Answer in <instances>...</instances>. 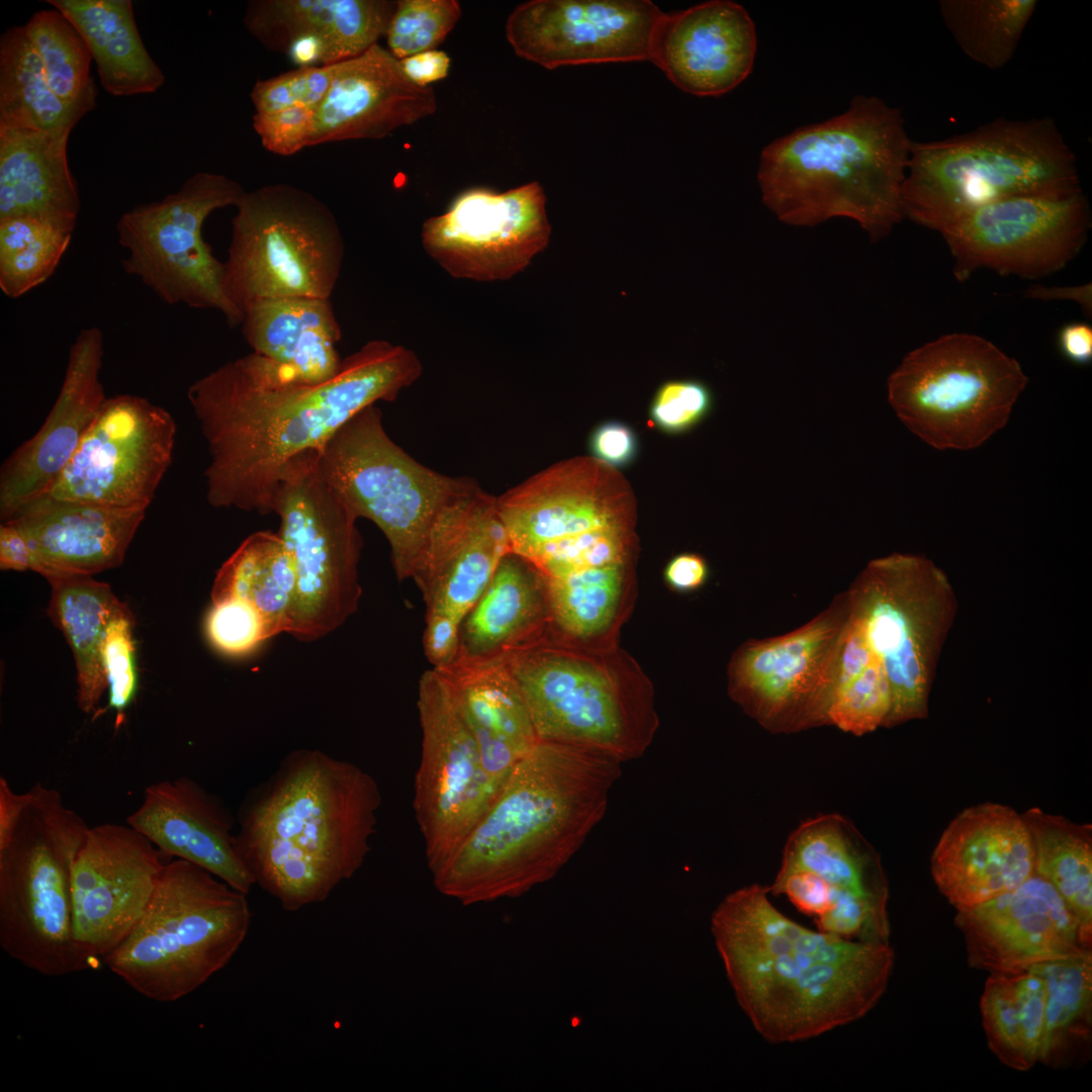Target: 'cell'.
Segmentation results:
<instances>
[{"label":"cell","mask_w":1092,"mask_h":1092,"mask_svg":"<svg viewBox=\"0 0 1092 1092\" xmlns=\"http://www.w3.org/2000/svg\"><path fill=\"white\" fill-rule=\"evenodd\" d=\"M422 373L410 349L373 340L321 383L295 379L254 352L194 381L187 398L206 441V498L214 508L273 512L286 465L320 450L379 400L392 401Z\"/></svg>","instance_id":"cell-1"},{"label":"cell","mask_w":1092,"mask_h":1092,"mask_svg":"<svg viewBox=\"0 0 1092 1092\" xmlns=\"http://www.w3.org/2000/svg\"><path fill=\"white\" fill-rule=\"evenodd\" d=\"M768 887L729 893L711 930L736 1000L771 1043L815 1038L866 1016L885 994L895 963L889 942L807 928L769 900Z\"/></svg>","instance_id":"cell-2"},{"label":"cell","mask_w":1092,"mask_h":1092,"mask_svg":"<svg viewBox=\"0 0 1092 1092\" xmlns=\"http://www.w3.org/2000/svg\"><path fill=\"white\" fill-rule=\"evenodd\" d=\"M621 764L598 750L540 740L432 874L434 886L468 906L519 897L551 880L604 817Z\"/></svg>","instance_id":"cell-3"},{"label":"cell","mask_w":1092,"mask_h":1092,"mask_svg":"<svg viewBox=\"0 0 1092 1092\" xmlns=\"http://www.w3.org/2000/svg\"><path fill=\"white\" fill-rule=\"evenodd\" d=\"M381 802L376 780L355 763L293 750L242 801L237 852L283 910L322 903L364 863Z\"/></svg>","instance_id":"cell-4"},{"label":"cell","mask_w":1092,"mask_h":1092,"mask_svg":"<svg viewBox=\"0 0 1092 1092\" xmlns=\"http://www.w3.org/2000/svg\"><path fill=\"white\" fill-rule=\"evenodd\" d=\"M911 142L900 108L857 95L843 113L763 148L757 172L762 202L795 226L850 218L877 242L904 217Z\"/></svg>","instance_id":"cell-5"},{"label":"cell","mask_w":1092,"mask_h":1092,"mask_svg":"<svg viewBox=\"0 0 1092 1092\" xmlns=\"http://www.w3.org/2000/svg\"><path fill=\"white\" fill-rule=\"evenodd\" d=\"M1080 191L1076 156L1053 117H1000L947 139L912 141L901 200L904 216L942 234L997 201Z\"/></svg>","instance_id":"cell-6"},{"label":"cell","mask_w":1092,"mask_h":1092,"mask_svg":"<svg viewBox=\"0 0 1092 1092\" xmlns=\"http://www.w3.org/2000/svg\"><path fill=\"white\" fill-rule=\"evenodd\" d=\"M247 896L208 871L172 858L139 923L103 961L150 1000L182 999L242 946L252 921Z\"/></svg>","instance_id":"cell-7"},{"label":"cell","mask_w":1092,"mask_h":1092,"mask_svg":"<svg viewBox=\"0 0 1092 1092\" xmlns=\"http://www.w3.org/2000/svg\"><path fill=\"white\" fill-rule=\"evenodd\" d=\"M12 831L0 841V945L48 977L93 961L74 934L72 866L89 826L55 789L37 783Z\"/></svg>","instance_id":"cell-8"},{"label":"cell","mask_w":1092,"mask_h":1092,"mask_svg":"<svg viewBox=\"0 0 1092 1092\" xmlns=\"http://www.w3.org/2000/svg\"><path fill=\"white\" fill-rule=\"evenodd\" d=\"M499 656L540 740L598 750L622 763L650 745L658 721L650 689L639 677L617 673L551 627Z\"/></svg>","instance_id":"cell-9"},{"label":"cell","mask_w":1092,"mask_h":1092,"mask_svg":"<svg viewBox=\"0 0 1092 1092\" xmlns=\"http://www.w3.org/2000/svg\"><path fill=\"white\" fill-rule=\"evenodd\" d=\"M236 209L223 286L243 315L263 300L330 299L345 246L328 205L306 190L273 183L246 191Z\"/></svg>","instance_id":"cell-10"},{"label":"cell","mask_w":1092,"mask_h":1092,"mask_svg":"<svg viewBox=\"0 0 1092 1092\" xmlns=\"http://www.w3.org/2000/svg\"><path fill=\"white\" fill-rule=\"evenodd\" d=\"M1027 382L1017 360L989 340L951 333L908 353L887 386L899 419L926 444L970 450L1006 425Z\"/></svg>","instance_id":"cell-11"},{"label":"cell","mask_w":1092,"mask_h":1092,"mask_svg":"<svg viewBox=\"0 0 1092 1092\" xmlns=\"http://www.w3.org/2000/svg\"><path fill=\"white\" fill-rule=\"evenodd\" d=\"M846 593L850 615L890 682L885 727L926 718L937 659L958 609L947 576L924 556L893 553L871 560Z\"/></svg>","instance_id":"cell-12"},{"label":"cell","mask_w":1092,"mask_h":1092,"mask_svg":"<svg viewBox=\"0 0 1092 1092\" xmlns=\"http://www.w3.org/2000/svg\"><path fill=\"white\" fill-rule=\"evenodd\" d=\"M316 465L354 515L384 534L398 580L412 577L437 515L472 480L441 474L410 456L388 436L375 405L316 451Z\"/></svg>","instance_id":"cell-13"},{"label":"cell","mask_w":1092,"mask_h":1092,"mask_svg":"<svg viewBox=\"0 0 1092 1092\" xmlns=\"http://www.w3.org/2000/svg\"><path fill=\"white\" fill-rule=\"evenodd\" d=\"M273 512L295 571L287 633L313 641L339 628L358 608V518L320 473L316 451L286 465Z\"/></svg>","instance_id":"cell-14"},{"label":"cell","mask_w":1092,"mask_h":1092,"mask_svg":"<svg viewBox=\"0 0 1092 1092\" xmlns=\"http://www.w3.org/2000/svg\"><path fill=\"white\" fill-rule=\"evenodd\" d=\"M246 190L225 175L197 172L159 201L140 204L116 221L117 242L126 251L124 272L166 304L220 312L231 328L244 315L228 297L223 263L202 237L208 215L237 206Z\"/></svg>","instance_id":"cell-15"},{"label":"cell","mask_w":1092,"mask_h":1092,"mask_svg":"<svg viewBox=\"0 0 1092 1092\" xmlns=\"http://www.w3.org/2000/svg\"><path fill=\"white\" fill-rule=\"evenodd\" d=\"M849 615L841 592L806 624L751 639L729 664V695L762 728L796 733L828 723L840 644Z\"/></svg>","instance_id":"cell-16"},{"label":"cell","mask_w":1092,"mask_h":1092,"mask_svg":"<svg viewBox=\"0 0 1092 1092\" xmlns=\"http://www.w3.org/2000/svg\"><path fill=\"white\" fill-rule=\"evenodd\" d=\"M421 759L413 807L431 874L458 850L496 796L454 694L436 669L419 679Z\"/></svg>","instance_id":"cell-17"},{"label":"cell","mask_w":1092,"mask_h":1092,"mask_svg":"<svg viewBox=\"0 0 1092 1092\" xmlns=\"http://www.w3.org/2000/svg\"><path fill=\"white\" fill-rule=\"evenodd\" d=\"M175 437L165 408L139 395L106 397L68 463L37 496L146 511L172 462Z\"/></svg>","instance_id":"cell-18"},{"label":"cell","mask_w":1092,"mask_h":1092,"mask_svg":"<svg viewBox=\"0 0 1092 1092\" xmlns=\"http://www.w3.org/2000/svg\"><path fill=\"white\" fill-rule=\"evenodd\" d=\"M1091 210L1082 191L1025 195L988 204L940 234L965 281L979 269L1027 279L1063 269L1087 241Z\"/></svg>","instance_id":"cell-19"},{"label":"cell","mask_w":1092,"mask_h":1092,"mask_svg":"<svg viewBox=\"0 0 1092 1092\" xmlns=\"http://www.w3.org/2000/svg\"><path fill=\"white\" fill-rule=\"evenodd\" d=\"M545 204V193L536 181L504 192L467 189L444 213L424 222V249L453 277L510 279L549 243Z\"/></svg>","instance_id":"cell-20"},{"label":"cell","mask_w":1092,"mask_h":1092,"mask_svg":"<svg viewBox=\"0 0 1092 1092\" xmlns=\"http://www.w3.org/2000/svg\"><path fill=\"white\" fill-rule=\"evenodd\" d=\"M172 858L128 824L89 827L71 876L74 934L89 958L104 959L132 931Z\"/></svg>","instance_id":"cell-21"},{"label":"cell","mask_w":1092,"mask_h":1092,"mask_svg":"<svg viewBox=\"0 0 1092 1092\" xmlns=\"http://www.w3.org/2000/svg\"><path fill=\"white\" fill-rule=\"evenodd\" d=\"M662 11L649 0H532L506 22L517 56L562 66L649 61Z\"/></svg>","instance_id":"cell-22"},{"label":"cell","mask_w":1092,"mask_h":1092,"mask_svg":"<svg viewBox=\"0 0 1092 1092\" xmlns=\"http://www.w3.org/2000/svg\"><path fill=\"white\" fill-rule=\"evenodd\" d=\"M496 504L512 552L527 560L573 535L631 526L627 484L597 459L561 461L497 496Z\"/></svg>","instance_id":"cell-23"},{"label":"cell","mask_w":1092,"mask_h":1092,"mask_svg":"<svg viewBox=\"0 0 1092 1092\" xmlns=\"http://www.w3.org/2000/svg\"><path fill=\"white\" fill-rule=\"evenodd\" d=\"M510 552L496 496L471 480L437 515L411 577L423 595L426 619L461 627Z\"/></svg>","instance_id":"cell-24"},{"label":"cell","mask_w":1092,"mask_h":1092,"mask_svg":"<svg viewBox=\"0 0 1092 1092\" xmlns=\"http://www.w3.org/2000/svg\"><path fill=\"white\" fill-rule=\"evenodd\" d=\"M954 922L970 966L990 974L1092 952V940L1066 901L1035 873L1007 893L958 911Z\"/></svg>","instance_id":"cell-25"},{"label":"cell","mask_w":1092,"mask_h":1092,"mask_svg":"<svg viewBox=\"0 0 1092 1092\" xmlns=\"http://www.w3.org/2000/svg\"><path fill=\"white\" fill-rule=\"evenodd\" d=\"M1033 873V845L1022 814L996 803L962 811L931 856L933 881L957 911L1007 893Z\"/></svg>","instance_id":"cell-26"},{"label":"cell","mask_w":1092,"mask_h":1092,"mask_svg":"<svg viewBox=\"0 0 1092 1092\" xmlns=\"http://www.w3.org/2000/svg\"><path fill=\"white\" fill-rule=\"evenodd\" d=\"M103 354L101 329H82L70 347L63 384L44 423L1 465L2 522L42 493L74 454L106 398L100 380Z\"/></svg>","instance_id":"cell-27"},{"label":"cell","mask_w":1092,"mask_h":1092,"mask_svg":"<svg viewBox=\"0 0 1092 1092\" xmlns=\"http://www.w3.org/2000/svg\"><path fill=\"white\" fill-rule=\"evenodd\" d=\"M756 48L755 25L746 9L730 0H711L662 13L649 61L680 90L720 96L748 77Z\"/></svg>","instance_id":"cell-28"},{"label":"cell","mask_w":1092,"mask_h":1092,"mask_svg":"<svg viewBox=\"0 0 1092 1092\" xmlns=\"http://www.w3.org/2000/svg\"><path fill=\"white\" fill-rule=\"evenodd\" d=\"M434 89L407 78L400 61L374 44L338 63L329 91L314 113L309 147L330 142L388 135L433 114Z\"/></svg>","instance_id":"cell-29"},{"label":"cell","mask_w":1092,"mask_h":1092,"mask_svg":"<svg viewBox=\"0 0 1092 1092\" xmlns=\"http://www.w3.org/2000/svg\"><path fill=\"white\" fill-rule=\"evenodd\" d=\"M126 824L173 858L190 861L249 894L255 885L235 844L237 815L188 777L148 786Z\"/></svg>","instance_id":"cell-30"},{"label":"cell","mask_w":1092,"mask_h":1092,"mask_svg":"<svg viewBox=\"0 0 1092 1092\" xmlns=\"http://www.w3.org/2000/svg\"><path fill=\"white\" fill-rule=\"evenodd\" d=\"M145 513L37 496L6 521L25 537L31 570L48 578L92 575L119 566Z\"/></svg>","instance_id":"cell-31"},{"label":"cell","mask_w":1092,"mask_h":1092,"mask_svg":"<svg viewBox=\"0 0 1092 1092\" xmlns=\"http://www.w3.org/2000/svg\"><path fill=\"white\" fill-rule=\"evenodd\" d=\"M436 669L454 694L497 794L514 766L540 741L522 693L502 656L457 654Z\"/></svg>","instance_id":"cell-32"},{"label":"cell","mask_w":1092,"mask_h":1092,"mask_svg":"<svg viewBox=\"0 0 1092 1092\" xmlns=\"http://www.w3.org/2000/svg\"><path fill=\"white\" fill-rule=\"evenodd\" d=\"M70 133L0 126V219L31 217L74 233L80 196Z\"/></svg>","instance_id":"cell-33"},{"label":"cell","mask_w":1092,"mask_h":1092,"mask_svg":"<svg viewBox=\"0 0 1092 1092\" xmlns=\"http://www.w3.org/2000/svg\"><path fill=\"white\" fill-rule=\"evenodd\" d=\"M395 8L386 0H253L244 23L265 48L283 53L310 36L327 48L330 64L355 58L385 35Z\"/></svg>","instance_id":"cell-34"},{"label":"cell","mask_w":1092,"mask_h":1092,"mask_svg":"<svg viewBox=\"0 0 1092 1092\" xmlns=\"http://www.w3.org/2000/svg\"><path fill=\"white\" fill-rule=\"evenodd\" d=\"M242 333L253 352L282 366L295 379L321 383L333 378L342 360L341 327L330 299L279 298L248 307Z\"/></svg>","instance_id":"cell-35"},{"label":"cell","mask_w":1092,"mask_h":1092,"mask_svg":"<svg viewBox=\"0 0 1092 1092\" xmlns=\"http://www.w3.org/2000/svg\"><path fill=\"white\" fill-rule=\"evenodd\" d=\"M546 581L524 557L510 552L464 618L457 654L499 656L550 628Z\"/></svg>","instance_id":"cell-36"},{"label":"cell","mask_w":1092,"mask_h":1092,"mask_svg":"<svg viewBox=\"0 0 1092 1092\" xmlns=\"http://www.w3.org/2000/svg\"><path fill=\"white\" fill-rule=\"evenodd\" d=\"M87 42L103 89L116 97L149 94L165 83L139 32L129 0H48Z\"/></svg>","instance_id":"cell-37"},{"label":"cell","mask_w":1092,"mask_h":1092,"mask_svg":"<svg viewBox=\"0 0 1092 1092\" xmlns=\"http://www.w3.org/2000/svg\"><path fill=\"white\" fill-rule=\"evenodd\" d=\"M780 869H805L818 875L832 888L834 904L844 896L888 901L878 854L839 814L817 816L795 829L786 842Z\"/></svg>","instance_id":"cell-38"},{"label":"cell","mask_w":1092,"mask_h":1092,"mask_svg":"<svg viewBox=\"0 0 1092 1092\" xmlns=\"http://www.w3.org/2000/svg\"><path fill=\"white\" fill-rule=\"evenodd\" d=\"M52 587L48 614L72 649L77 670V703L94 712L107 689L101 649L106 629L128 610L109 584L92 575L67 574L47 578Z\"/></svg>","instance_id":"cell-39"},{"label":"cell","mask_w":1092,"mask_h":1092,"mask_svg":"<svg viewBox=\"0 0 1092 1092\" xmlns=\"http://www.w3.org/2000/svg\"><path fill=\"white\" fill-rule=\"evenodd\" d=\"M295 589L291 556L278 533L248 536L218 569L212 602L233 598L253 606L271 637L288 631Z\"/></svg>","instance_id":"cell-40"},{"label":"cell","mask_w":1092,"mask_h":1092,"mask_svg":"<svg viewBox=\"0 0 1092 1092\" xmlns=\"http://www.w3.org/2000/svg\"><path fill=\"white\" fill-rule=\"evenodd\" d=\"M1045 985L1036 973L990 974L981 997L990 1050L1007 1067L1027 1071L1039 1061Z\"/></svg>","instance_id":"cell-41"},{"label":"cell","mask_w":1092,"mask_h":1092,"mask_svg":"<svg viewBox=\"0 0 1092 1092\" xmlns=\"http://www.w3.org/2000/svg\"><path fill=\"white\" fill-rule=\"evenodd\" d=\"M86 114L53 91L24 26L7 28L0 36V126L72 131Z\"/></svg>","instance_id":"cell-42"},{"label":"cell","mask_w":1092,"mask_h":1092,"mask_svg":"<svg viewBox=\"0 0 1092 1092\" xmlns=\"http://www.w3.org/2000/svg\"><path fill=\"white\" fill-rule=\"evenodd\" d=\"M1033 845L1034 873L1050 882L1092 940V828L1039 808L1022 813Z\"/></svg>","instance_id":"cell-43"},{"label":"cell","mask_w":1092,"mask_h":1092,"mask_svg":"<svg viewBox=\"0 0 1092 1092\" xmlns=\"http://www.w3.org/2000/svg\"><path fill=\"white\" fill-rule=\"evenodd\" d=\"M892 705L886 670L856 620L848 615L828 710V723L862 736L885 727Z\"/></svg>","instance_id":"cell-44"},{"label":"cell","mask_w":1092,"mask_h":1092,"mask_svg":"<svg viewBox=\"0 0 1092 1092\" xmlns=\"http://www.w3.org/2000/svg\"><path fill=\"white\" fill-rule=\"evenodd\" d=\"M544 578L551 629L581 644L614 624L625 590L626 561Z\"/></svg>","instance_id":"cell-45"},{"label":"cell","mask_w":1092,"mask_h":1092,"mask_svg":"<svg viewBox=\"0 0 1092 1092\" xmlns=\"http://www.w3.org/2000/svg\"><path fill=\"white\" fill-rule=\"evenodd\" d=\"M1045 985L1039 1061L1060 1064L1089 1039L1092 1011V952L1045 962L1029 969Z\"/></svg>","instance_id":"cell-46"},{"label":"cell","mask_w":1092,"mask_h":1092,"mask_svg":"<svg viewBox=\"0 0 1092 1092\" xmlns=\"http://www.w3.org/2000/svg\"><path fill=\"white\" fill-rule=\"evenodd\" d=\"M1035 0H941L939 13L960 49L988 69L1013 58L1032 17Z\"/></svg>","instance_id":"cell-47"},{"label":"cell","mask_w":1092,"mask_h":1092,"mask_svg":"<svg viewBox=\"0 0 1092 1092\" xmlns=\"http://www.w3.org/2000/svg\"><path fill=\"white\" fill-rule=\"evenodd\" d=\"M23 26L56 95L70 106L92 111L97 97L90 75L93 60L74 24L53 7L35 12Z\"/></svg>","instance_id":"cell-48"},{"label":"cell","mask_w":1092,"mask_h":1092,"mask_svg":"<svg viewBox=\"0 0 1092 1092\" xmlns=\"http://www.w3.org/2000/svg\"><path fill=\"white\" fill-rule=\"evenodd\" d=\"M461 16L456 0H399L385 32L388 51L398 60L437 50Z\"/></svg>","instance_id":"cell-49"},{"label":"cell","mask_w":1092,"mask_h":1092,"mask_svg":"<svg viewBox=\"0 0 1092 1092\" xmlns=\"http://www.w3.org/2000/svg\"><path fill=\"white\" fill-rule=\"evenodd\" d=\"M631 526H612L573 535L541 548L531 562L543 576L599 567L627 559Z\"/></svg>","instance_id":"cell-50"},{"label":"cell","mask_w":1092,"mask_h":1092,"mask_svg":"<svg viewBox=\"0 0 1092 1092\" xmlns=\"http://www.w3.org/2000/svg\"><path fill=\"white\" fill-rule=\"evenodd\" d=\"M73 233L47 226L25 246L0 258V289L9 298H18L46 282L68 250Z\"/></svg>","instance_id":"cell-51"},{"label":"cell","mask_w":1092,"mask_h":1092,"mask_svg":"<svg viewBox=\"0 0 1092 1092\" xmlns=\"http://www.w3.org/2000/svg\"><path fill=\"white\" fill-rule=\"evenodd\" d=\"M338 63L301 67L258 81L251 92L255 113H270L287 108L316 110L326 97Z\"/></svg>","instance_id":"cell-52"},{"label":"cell","mask_w":1092,"mask_h":1092,"mask_svg":"<svg viewBox=\"0 0 1092 1092\" xmlns=\"http://www.w3.org/2000/svg\"><path fill=\"white\" fill-rule=\"evenodd\" d=\"M205 632L211 645L230 656L248 654L271 638L260 613L247 602L233 598L212 602Z\"/></svg>","instance_id":"cell-53"},{"label":"cell","mask_w":1092,"mask_h":1092,"mask_svg":"<svg viewBox=\"0 0 1092 1092\" xmlns=\"http://www.w3.org/2000/svg\"><path fill=\"white\" fill-rule=\"evenodd\" d=\"M133 624V615L129 609L112 619L106 629L101 649L109 691V707L118 714L127 708L136 689Z\"/></svg>","instance_id":"cell-54"},{"label":"cell","mask_w":1092,"mask_h":1092,"mask_svg":"<svg viewBox=\"0 0 1092 1092\" xmlns=\"http://www.w3.org/2000/svg\"><path fill=\"white\" fill-rule=\"evenodd\" d=\"M712 403V393L703 382L695 379L669 380L655 392L650 417L657 428L679 433L702 421Z\"/></svg>","instance_id":"cell-55"},{"label":"cell","mask_w":1092,"mask_h":1092,"mask_svg":"<svg viewBox=\"0 0 1092 1092\" xmlns=\"http://www.w3.org/2000/svg\"><path fill=\"white\" fill-rule=\"evenodd\" d=\"M315 111L303 107L255 113L253 127L266 150L290 156L309 147Z\"/></svg>","instance_id":"cell-56"},{"label":"cell","mask_w":1092,"mask_h":1092,"mask_svg":"<svg viewBox=\"0 0 1092 1092\" xmlns=\"http://www.w3.org/2000/svg\"><path fill=\"white\" fill-rule=\"evenodd\" d=\"M769 893L785 895L801 912L814 920L831 910L835 900L832 888L818 875L805 869H780Z\"/></svg>","instance_id":"cell-57"},{"label":"cell","mask_w":1092,"mask_h":1092,"mask_svg":"<svg viewBox=\"0 0 1092 1092\" xmlns=\"http://www.w3.org/2000/svg\"><path fill=\"white\" fill-rule=\"evenodd\" d=\"M637 449L633 431L618 422H609L600 426L590 438V450L597 460L618 467L629 463Z\"/></svg>","instance_id":"cell-58"},{"label":"cell","mask_w":1092,"mask_h":1092,"mask_svg":"<svg viewBox=\"0 0 1092 1092\" xmlns=\"http://www.w3.org/2000/svg\"><path fill=\"white\" fill-rule=\"evenodd\" d=\"M410 80L422 87L444 79L450 69V58L443 51L432 50L399 60Z\"/></svg>","instance_id":"cell-59"},{"label":"cell","mask_w":1092,"mask_h":1092,"mask_svg":"<svg viewBox=\"0 0 1092 1092\" xmlns=\"http://www.w3.org/2000/svg\"><path fill=\"white\" fill-rule=\"evenodd\" d=\"M664 576L674 589L694 590L706 581L708 565L705 559L697 554H680L667 564Z\"/></svg>","instance_id":"cell-60"},{"label":"cell","mask_w":1092,"mask_h":1092,"mask_svg":"<svg viewBox=\"0 0 1092 1092\" xmlns=\"http://www.w3.org/2000/svg\"><path fill=\"white\" fill-rule=\"evenodd\" d=\"M31 551L21 531L11 522L0 527V568L24 571L31 569Z\"/></svg>","instance_id":"cell-61"},{"label":"cell","mask_w":1092,"mask_h":1092,"mask_svg":"<svg viewBox=\"0 0 1092 1092\" xmlns=\"http://www.w3.org/2000/svg\"><path fill=\"white\" fill-rule=\"evenodd\" d=\"M1058 344L1062 354L1070 362L1087 365L1092 360V328L1074 322L1065 325L1059 332Z\"/></svg>","instance_id":"cell-62"},{"label":"cell","mask_w":1092,"mask_h":1092,"mask_svg":"<svg viewBox=\"0 0 1092 1092\" xmlns=\"http://www.w3.org/2000/svg\"><path fill=\"white\" fill-rule=\"evenodd\" d=\"M1026 297L1034 299H1071L1080 303L1083 310L1091 313V284L1074 287L1031 286L1025 291Z\"/></svg>","instance_id":"cell-63"}]
</instances>
